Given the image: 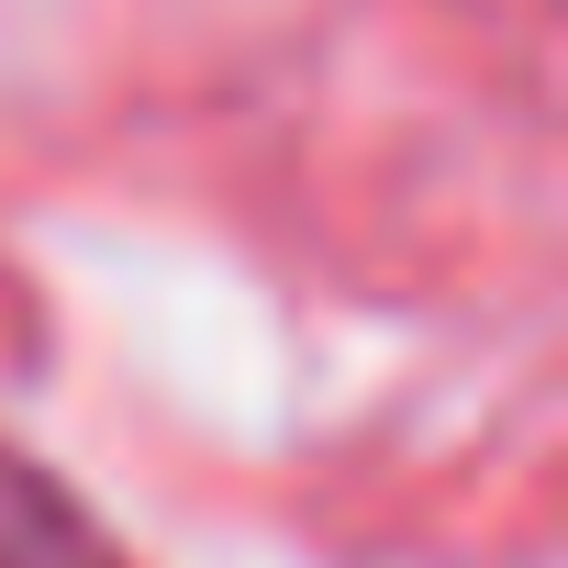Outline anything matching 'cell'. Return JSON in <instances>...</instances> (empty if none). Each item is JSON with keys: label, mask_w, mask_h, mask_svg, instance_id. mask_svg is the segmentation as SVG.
Wrapping results in <instances>:
<instances>
[{"label": "cell", "mask_w": 568, "mask_h": 568, "mask_svg": "<svg viewBox=\"0 0 568 568\" xmlns=\"http://www.w3.org/2000/svg\"><path fill=\"white\" fill-rule=\"evenodd\" d=\"M0 568H123V546L90 524V501L45 457L0 446Z\"/></svg>", "instance_id": "obj_1"}]
</instances>
